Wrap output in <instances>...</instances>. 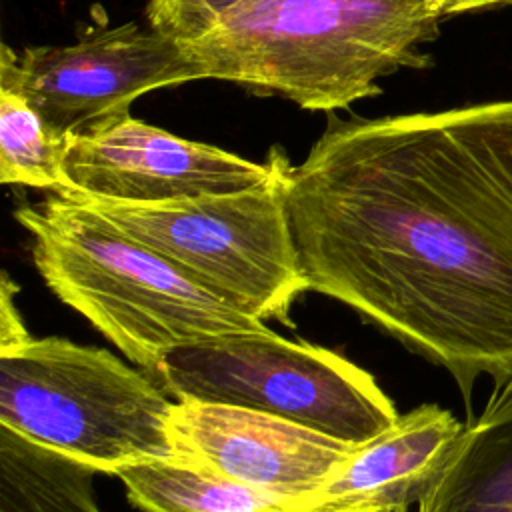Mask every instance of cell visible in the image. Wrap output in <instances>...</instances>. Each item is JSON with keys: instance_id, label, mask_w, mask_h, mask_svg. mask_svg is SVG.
<instances>
[{"instance_id": "cell-1", "label": "cell", "mask_w": 512, "mask_h": 512, "mask_svg": "<svg viewBox=\"0 0 512 512\" xmlns=\"http://www.w3.org/2000/svg\"><path fill=\"white\" fill-rule=\"evenodd\" d=\"M288 170L310 290L446 368L512 380V98L336 118Z\"/></svg>"}, {"instance_id": "cell-2", "label": "cell", "mask_w": 512, "mask_h": 512, "mask_svg": "<svg viewBox=\"0 0 512 512\" xmlns=\"http://www.w3.org/2000/svg\"><path fill=\"white\" fill-rule=\"evenodd\" d=\"M448 16L446 0H242L180 42L202 80L336 112L378 96L380 78L430 66L420 46Z\"/></svg>"}, {"instance_id": "cell-3", "label": "cell", "mask_w": 512, "mask_h": 512, "mask_svg": "<svg viewBox=\"0 0 512 512\" xmlns=\"http://www.w3.org/2000/svg\"><path fill=\"white\" fill-rule=\"evenodd\" d=\"M14 218L32 236L44 284L152 378L174 346L268 330L78 200L54 194Z\"/></svg>"}, {"instance_id": "cell-4", "label": "cell", "mask_w": 512, "mask_h": 512, "mask_svg": "<svg viewBox=\"0 0 512 512\" xmlns=\"http://www.w3.org/2000/svg\"><path fill=\"white\" fill-rule=\"evenodd\" d=\"M174 404L106 348L28 336L0 350V424L100 474L174 458Z\"/></svg>"}, {"instance_id": "cell-5", "label": "cell", "mask_w": 512, "mask_h": 512, "mask_svg": "<svg viewBox=\"0 0 512 512\" xmlns=\"http://www.w3.org/2000/svg\"><path fill=\"white\" fill-rule=\"evenodd\" d=\"M290 162L264 184L158 204L66 196L146 244L188 276L266 322H288L310 290L288 212ZM60 196V194H58Z\"/></svg>"}, {"instance_id": "cell-6", "label": "cell", "mask_w": 512, "mask_h": 512, "mask_svg": "<svg viewBox=\"0 0 512 512\" xmlns=\"http://www.w3.org/2000/svg\"><path fill=\"white\" fill-rule=\"evenodd\" d=\"M154 380L176 402L252 408L352 444L370 442L400 416L370 372L334 350L270 328L174 346Z\"/></svg>"}, {"instance_id": "cell-7", "label": "cell", "mask_w": 512, "mask_h": 512, "mask_svg": "<svg viewBox=\"0 0 512 512\" xmlns=\"http://www.w3.org/2000/svg\"><path fill=\"white\" fill-rule=\"evenodd\" d=\"M202 80L180 40L122 24L94 28L74 44H2L0 84L20 92L58 132L86 134L130 114L132 102L156 88Z\"/></svg>"}, {"instance_id": "cell-8", "label": "cell", "mask_w": 512, "mask_h": 512, "mask_svg": "<svg viewBox=\"0 0 512 512\" xmlns=\"http://www.w3.org/2000/svg\"><path fill=\"white\" fill-rule=\"evenodd\" d=\"M280 150L254 162L224 148L180 138L130 114L72 136L60 196L158 204L248 190L272 178Z\"/></svg>"}, {"instance_id": "cell-9", "label": "cell", "mask_w": 512, "mask_h": 512, "mask_svg": "<svg viewBox=\"0 0 512 512\" xmlns=\"http://www.w3.org/2000/svg\"><path fill=\"white\" fill-rule=\"evenodd\" d=\"M174 458L250 488L294 500L320 488L360 444L230 404L176 402Z\"/></svg>"}, {"instance_id": "cell-10", "label": "cell", "mask_w": 512, "mask_h": 512, "mask_svg": "<svg viewBox=\"0 0 512 512\" xmlns=\"http://www.w3.org/2000/svg\"><path fill=\"white\" fill-rule=\"evenodd\" d=\"M464 424L436 404H422L372 438L314 492L286 512H408L444 466Z\"/></svg>"}, {"instance_id": "cell-11", "label": "cell", "mask_w": 512, "mask_h": 512, "mask_svg": "<svg viewBox=\"0 0 512 512\" xmlns=\"http://www.w3.org/2000/svg\"><path fill=\"white\" fill-rule=\"evenodd\" d=\"M418 512H512V380L464 424Z\"/></svg>"}, {"instance_id": "cell-12", "label": "cell", "mask_w": 512, "mask_h": 512, "mask_svg": "<svg viewBox=\"0 0 512 512\" xmlns=\"http://www.w3.org/2000/svg\"><path fill=\"white\" fill-rule=\"evenodd\" d=\"M94 466L0 424V512H102Z\"/></svg>"}, {"instance_id": "cell-13", "label": "cell", "mask_w": 512, "mask_h": 512, "mask_svg": "<svg viewBox=\"0 0 512 512\" xmlns=\"http://www.w3.org/2000/svg\"><path fill=\"white\" fill-rule=\"evenodd\" d=\"M116 476L140 512H286L290 502L176 458L132 464Z\"/></svg>"}, {"instance_id": "cell-14", "label": "cell", "mask_w": 512, "mask_h": 512, "mask_svg": "<svg viewBox=\"0 0 512 512\" xmlns=\"http://www.w3.org/2000/svg\"><path fill=\"white\" fill-rule=\"evenodd\" d=\"M72 136L58 132L20 92L0 84V182L70 190L66 156Z\"/></svg>"}, {"instance_id": "cell-15", "label": "cell", "mask_w": 512, "mask_h": 512, "mask_svg": "<svg viewBox=\"0 0 512 512\" xmlns=\"http://www.w3.org/2000/svg\"><path fill=\"white\" fill-rule=\"evenodd\" d=\"M242 0H150L146 18L150 28L176 40L200 36L230 6Z\"/></svg>"}, {"instance_id": "cell-16", "label": "cell", "mask_w": 512, "mask_h": 512, "mask_svg": "<svg viewBox=\"0 0 512 512\" xmlns=\"http://www.w3.org/2000/svg\"><path fill=\"white\" fill-rule=\"evenodd\" d=\"M20 290L18 284H14L8 276V272L2 274V282H0V350L18 346L22 340H26L28 336H32L20 314L16 308V292Z\"/></svg>"}, {"instance_id": "cell-17", "label": "cell", "mask_w": 512, "mask_h": 512, "mask_svg": "<svg viewBox=\"0 0 512 512\" xmlns=\"http://www.w3.org/2000/svg\"><path fill=\"white\" fill-rule=\"evenodd\" d=\"M450 14H460L468 10H478V8H492V6H504L512 4V0H446Z\"/></svg>"}]
</instances>
